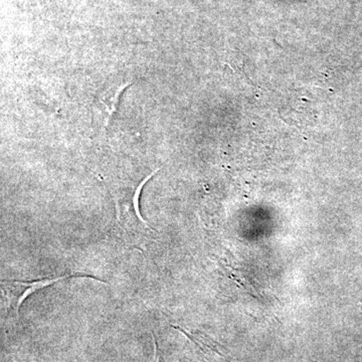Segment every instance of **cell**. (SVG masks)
Returning a JSON list of instances; mask_svg holds the SVG:
<instances>
[{"mask_svg": "<svg viewBox=\"0 0 362 362\" xmlns=\"http://www.w3.org/2000/svg\"><path fill=\"white\" fill-rule=\"evenodd\" d=\"M71 277H88L100 281L94 276L84 275V274H66L59 277L44 278L35 281L1 280L2 293L6 297L9 313L18 316L21 304L33 292Z\"/></svg>", "mask_w": 362, "mask_h": 362, "instance_id": "7a4b0ae2", "label": "cell"}, {"mask_svg": "<svg viewBox=\"0 0 362 362\" xmlns=\"http://www.w3.org/2000/svg\"><path fill=\"white\" fill-rule=\"evenodd\" d=\"M157 171L158 169L145 177L141 182L136 185H112L111 192L115 202L117 223L125 233L126 240L129 242L141 240L143 235L153 230L140 214L139 197L145 183L156 175Z\"/></svg>", "mask_w": 362, "mask_h": 362, "instance_id": "6da1fadb", "label": "cell"}]
</instances>
